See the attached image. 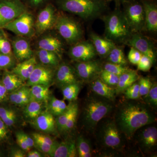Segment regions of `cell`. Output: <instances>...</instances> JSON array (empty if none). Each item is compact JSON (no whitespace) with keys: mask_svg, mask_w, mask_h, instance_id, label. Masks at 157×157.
Masks as SVG:
<instances>
[{"mask_svg":"<svg viewBox=\"0 0 157 157\" xmlns=\"http://www.w3.org/2000/svg\"><path fill=\"white\" fill-rule=\"evenodd\" d=\"M104 1H107V2H110L113 1V0H104Z\"/></svg>","mask_w":157,"mask_h":157,"instance_id":"680465c9","label":"cell"},{"mask_svg":"<svg viewBox=\"0 0 157 157\" xmlns=\"http://www.w3.org/2000/svg\"><path fill=\"white\" fill-rule=\"evenodd\" d=\"M2 82L8 92L11 93L25 85V82L9 70H5L2 77Z\"/></svg>","mask_w":157,"mask_h":157,"instance_id":"83f0119b","label":"cell"},{"mask_svg":"<svg viewBox=\"0 0 157 157\" xmlns=\"http://www.w3.org/2000/svg\"><path fill=\"white\" fill-rule=\"evenodd\" d=\"M28 10L21 0H0V28Z\"/></svg>","mask_w":157,"mask_h":157,"instance_id":"8fae6325","label":"cell"},{"mask_svg":"<svg viewBox=\"0 0 157 157\" xmlns=\"http://www.w3.org/2000/svg\"><path fill=\"white\" fill-rule=\"evenodd\" d=\"M31 123L36 128L45 134L56 135L58 132L56 118L47 109L43 110Z\"/></svg>","mask_w":157,"mask_h":157,"instance_id":"d6986e66","label":"cell"},{"mask_svg":"<svg viewBox=\"0 0 157 157\" xmlns=\"http://www.w3.org/2000/svg\"><path fill=\"white\" fill-rule=\"evenodd\" d=\"M38 63L37 58L34 55L31 58L19 62L15 65L11 71L26 82Z\"/></svg>","mask_w":157,"mask_h":157,"instance_id":"603a6c76","label":"cell"},{"mask_svg":"<svg viewBox=\"0 0 157 157\" xmlns=\"http://www.w3.org/2000/svg\"><path fill=\"white\" fill-rule=\"evenodd\" d=\"M45 156L43 155L41 151L38 150H30L28 152L26 155V157H42Z\"/></svg>","mask_w":157,"mask_h":157,"instance_id":"11a10c76","label":"cell"},{"mask_svg":"<svg viewBox=\"0 0 157 157\" xmlns=\"http://www.w3.org/2000/svg\"><path fill=\"white\" fill-rule=\"evenodd\" d=\"M142 101L149 107L152 110H157V84L156 82L153 83L151 88L146 95L141 97Z\"/></svg>","mask_w":157,"mask_h":157,"instance_id":"8d00e7d4","label":"cell"},{"mask_svg":"<svg viewBox=\"0 0 157 157\" xmlns=\"http://www.w3.org/2000/svg\"><path fill=\"white\" fill-rule=\"evenodd\" d=\"M109 3L104 0H55L60 11L75 14L85 21L101 18L109 10Z\"/></svg>","mask_w":157,"mask_h":157,"instance_id":"3957f363","label":"cell"},{"mask_svg":"<svg viewBox=\"0 0 157 157\" xmlns=\"http://www.w3.org/2000/svg\"><path fill=\"white\" fill-rule=\"evenodd\" d=\"M140 97L146 95L151 88L153 83L148 77H140L138 80Z\"/></svg>","mask_w":157,"mask_h":157,"instance_id":"ee69618b","label":"cell"},{"mask_svg":"<svg viewBox=\"0 0 157 157\" xmlns=\"http://www.w3.org/2000/svg\"><path fill=\"white\" fill-rule=\"evenodd\" d=\"M45 102L40 101H31L25 106L23 114L25 117L31 122L35 119L43 111L45 107Z\"/></svg>","mask_w":157,"mask_h":157,"instance_id":"f546056e","label":"cell"},{"mask_svg":"<svg viewBox=\"0 0 157 157\" xmlns=\"http://www.w3.org/2000/svg\"><path fill=\"white\" fill-rule=\"evenodd\" d=\"M123 94L126 100H139L141 97L139 92V85L138 80L135 82L124 91Z\"/></svg>","mask_w":157,"mask_h":157,"instance_id":"ab89813d","label":"cell"},{"mask_svg":"<svg viewBox=\"0 0 157 157\" xmlns=\"http://www.w3.org/2000/svg\"><path fill=\"white\" fill-rule=\"evenodd\" d=\"M119 76L113 73L103 70L101 71L99 78L105 84L116 88L118 83Z\"/></svg>","mask_w":157,"mask_h":157,"instance_id":"f35d334b","label":"cell"},{"mask_svg":"<svg viewBox=\"0 0 157 157\" xmlns=\"http://www.w3.org/2000/svg\"><path fill=\"white\" fill-rule=\"evenodd\" d=\"M8 127L0 119V141L6 140L8 138Z\"/></svg>","mask_w":157,"mask_h":157,"instance_id":"f907efd6","label":"cell"},{"mask_svg":"<svg viewBox=\"0 0 157 157\" xmlns=\"http://www.w3.org/2000/svg\"><path fill=\"white\" fill-rule=\"evenodd\" d=\"M2 156V153L0 152V157Z\"/></svg>","mask_w":157,"mask_h":157,"instance_id":"91938a15","label":"cell"},{"mask_svg":"<svg viewBox=\"0 0 157 157\" xmlns=\"http://www.w3.org/2000/svg\"><path fill=\"white\" fill-rule=\"evenodd\" d=\"M68 55L75 62H86L96 59L98 55L90 41L82 40L71 45Z\"/></svg>","mask_w":157,"mask_h":157,"instance_id":"9a60e30c","label":"cell"},{"mask_svg":"<svg viewBox=\"0 0 157 157\" xmlns=\"http://www.w3.org/2000/svg\"><path fill=\"white\" fill-rule=\"evenodd\" d=\"M107 62L113 63L128 66V62L125 56L123 50L117 45L111 49L106 57Z\"/></svg>","mask_w":157,"mask_h":157,"instance_id":"e575fe53","label":"cell"},{"mask_svg":"<svg viewBox=\"0 0 157 157\" xmlns=\"http://www.w3.org/2000/svg\"><path fill=\"white\" fill-rule=\"evenodd\" d=\"M122 9L132 33H142L145 27V13L140 0L121 3Z\"/></svg>","mask_w":157,"mask_h":157,"instance_id":"52a82bcc","label":"cell"},{"mask_svg":"<svg viewBox=\"0 0 157 157\" xmlns=\"http://www.w3.org/2000/svg\"><path fill=\"white\" fill-rule=\"evenodd\" d=\"M70 111L62 135H68L75 128L79 112L78 103L76 101L70 102Z\"/></svg>","mask_w":157,"mask_h":157,"instance_id":"1f68e13d","label":"cell"},{"mask_svg":"<svg viewBox=\"0 0 157 157\" xmlns=\"http://www.w3.org/2000/svg\"><path fill=\"white\" fill-rule=\"evenodd\" d=\"M103 64L94 59L86 62H76L74 67L78 78L82 82L89 83L99 78L103 70Z\"/></svg>","mask_w":157,"mask_h":157,"instance_id":"7c38bea8","label":"cell"},{"mask_svg":"<svg viewBox=\"0 0 157 157\" xmlns=\"http://www.w3.org/2000/svg\"><path fill=\"white\" fill-rule=\"evenodd\" d=\"M153 63V62L150 58L144 55H142L141 58L137 64V70L143 72H147L150 70Z\"/></svg>","mask_w":157,"mask_h":157,"instance_id":"bcb514c9","label":"cell"},{"mask_svg":"<svg viewBox=\"0 0 157 157\" xmlns=\"http://www.w3.org/2000/svg\"><path fill=\"white\" fill-rule=\"evenodd\" d=\"M25 151L20 149H13L11 151L9 156L11 157H26Z\"/></svg>","mask_w":157,"mask_h":157,"instance_id":"f5cc1de1","label":"cell"},{"mask_svg":"<svg viewBox=\"0 0 157 157\" xmlns=\"http://www.w3.org/2000/svg\"><path fill=\"white\" fill-rule=\"evenodd\" d=\"M35 146L36 147L39 151L42 152L45 154H47L49 156H51L54 152L57 146H52L47 144L41 143L39 142H35Z\"/></svg>","mask_w":157,"mask_h":157,"instance_id":"7dc6e473","label":"cell"},{"mask_svg":"<svg viewBox=\"0 0 157 157\" xmlns=\"http://www.w3.org/2000/svg\"><path fill=\"white\" fill-rule=\"evenodd\" d=\"M47 103V110L56 117L63 113L68 108L64 100H59L54 96H51Z\"/></svg>","mask_w":157,"mask_h":157,"instance_id":"d6a6232c","label":"cell"},{"mask_svg":"<svg viewBox=\"0 0 157 157\" xmlns=\"http://www.w3.org/2000/svg\"><path fill=\"white\" fill-rule=\"evenodd\" d=\"M0 53L14 56L11 41L5 33L0 38Z\"/></svg>","mask_w":157,"mask_h":157,"instance_id":"b9f144b4","label":"cell"},{"mask_svg":"<svg viewBox=\"0 0 157 157\" xmlns=\"http://www.w3.org/2000/svg\"><path fill=\"white\" fill-rule=\"evenodd\" d=\"M142 55V54L137 49L131 47L128 55V61L132 64L137 65L141 58Z\"/></svg>","mask_w":157,"mask_h":157,"instance_id":"c3c4849f","label":"cell"},{"mask_svg":"<svg viewBox=\"0 0 157 157\" xmlns=\"http://www.w3.org/2000/svg\"><path fill=\"white\" fill-rule=\"evenodd\" d=\"M77 155L76 140L67 138L59 143L55 151L52 155V157H76Z\"/></svg>","mask_w":157,"mask_h":157,"instance_id":"cb8c5ba5","label":"cell"},{"mask_svg":"<svg viewBox=\"0 0 157 157\" xmlns=\"http://www.w3.org/2000/svg\"><path fill=\"white\" fill-rule=\"evenodd\" d=\"M52 0H21L28 9L33 10L40 9Z\"/></svg>","mask_w":157,"mask_h":157,"instance_id":"7bdbcfd3","label":"cell"},{"mask_svg":"<svg viewBox=\"0 0 157 157\" xmlns=\"http://www.w3.org/2000/svg\"><path fill=\"white\" fill-rule=\"evenodd\" d=\"M50 86L42 85H35L30 87V101H35L47 103L50 98Z\"/></svg>","mask_w":157,"mask_h":157,"instance_id":"f1b7e54d","label":"cell"},{"mask_svg":"<svg viewBox=\"0 0 157 157\" xmlns=\"http://www.w3.org/2000/svg\"><path fill=\"white\" fill-rule=\"evenodd\" d=\"M9 99L12 104L21 107H25L30 101L29 86L25 85L10 93Z\"/></svg>","mask_w":157,"mask_h":157,"instance_id":"4316f807","label":"cell"},{"mask_svg":"<svg viewBox=\"0 0 157 157\" xmlns=\"http://www.w3.org/2000/svg\"><path fill=\"white\" fill-rule=\"evenodd\" d=\"M77 155L79 157L93 156V151L90 141L83 135H78L76 140Z\"/></svg>","mask_w":157,"mask_h":157,"instance_id":"4dcf8cb0","label":"cell"},{"mask_svg":"<svg viewBox=\"0 0 157 157\" xmlns=\"http://www.w3.org/2000/svg\"><path fill=\"white\" fill-rule=\"evenodd\" d=\"M35 16L28 10L1 29L11 31L17 36L33 38L36 36Z\"/></svg>","mask_w":157,"mask_h":157,"instance_id":"ba28073f","label":"cell"},{"mask_svg":"<svg viewBox=\"0 0 157 157\" xmlns=\"http://www.w3.org/2000/svg\"><path fill=\"white\" fill-rule=\"evenodd\" d=\"M114 102L92 92L85 99L82 113V123L89 134H94L99 122L114 111Z\"/></svg>","mask_w":157,"mask_h":157,"instance_id":"7a4b0ae2","label":"cell"},{"mask_svg":"<svg viewBox=\"0 0 157 157\" xmlns=\"http://www.w3.org/2000/svg\"><path fill=\"white\" fill-rule=\"evenodd\" d=\"M54 29L68 45H74L83 39L84 31L81 24L63 11L58 12Z\"/></svg>","mask_w":157,"mask_h":157,"instance_id":"8992f818","label":"cell"},{"mask_svg":"<svg viewBox=\"0 0 157 157\" xmlns=\"http://www.w3.org/2000/svg\"><path fill=\"white\" fill-rule=\"evenodd\" d=\"M94 134L98 145L105 150L121 151L125 145L126 139L118 129L113 118L106 117L100 121Z\"/></svg>","mask_w":157,"mask_h":157,"instance_id":"5b68a950","label":"cell"},{"mask_svg":"<svg viewBox=\"0 0 157 157\" xmlns=\"http://www.w3.org/2000/svg\"><path fill=\"white\" fill-rule=\"evenodd\" d=\"M140 77L137 71L132 69L120 75L115 88L117 95L123 94L127 88L137 81Z\"/></svg>","mask_w":157,"mask_h":157,"instance_id":"d4e9b609","label":"cell"},{"mask_svg":"<svg viewBox=\"0 0 157 157\" xmlns=\"http://www.w3.org/2000/svg\"><path fill=\"white\" fill-rule=\"evenodd\" d=\"M4 33H5V32L3 30V29L0 28V38L4 35Z\"/></svg>","mask_w":157,"mask_h":157,"instance_id":"9f6ffc18","label":"cell"},{"mask_svg":"<svg viewBox=\"0 0 157 157\" xmlns=\"http://www.w3.org/2000/svg\"><path fill=\"white\" fill-rule=\"evenodd\" d=\"M20 134L21 137L23 138L24 140L25 141L26 143L27 144L28 146L31 149L33 148L35 146V141L33 139V137L29 136L27 134H25L24 132H19Z\"/></svg>","mask_w":157,"mask_h":157,"instance_id":"816d5d0a","label":"cell"},{"mask_svg":"<svg viewBox=\"0 0 157 157\" xmlns=\"http://www.w3.org/2000/svg\"><path fill=\"white\" fill-rule=\"evenodd\" d=\"M145 13L144 32L151 33L157 32V5L155 0H140Z\"/></svg>","mask_w":157,"mask_h":157,"instance_id":"ffe728a7","label":"cell"},{"mask_svg":"<svg viewBox=\"0 0 157 157\" xmlns=\"http://www.w3.org/2000/svg\"><path fill=\"white\" fill-rule=\"evenodd\" d=\"M82 82L78 78L74 67L67 63H60L56 69L54 83L60 88L71 83Z\"/></svg>","mask_w":157,"mask_h":157,"instance_id":"2e32d148","label":"cell"},{"mask_svg":"<svg viewBox=\"0 0 157 157\" xmlns=\"http://www.w3.org/2000/svg\"><path fill=\"white\" fill-rule=\"evenodd\" d=\"M114 1L115 7L113 11L106 13L100 18L105 25L104 37L116 45H125L133 33L124 15L120 2Z\"/></svg>","mask_w":157,"mask_h":157,"instance_id":"277c9868","label":"cell"},{"mask_svg":"<svg viewBox=\"0 0 157 157\" xmlns=\"http://www.w3.org/2000/svg\"><path fill=\"white\" fill-rule=\"evenodd\" d=\"M8 92L4 86L2 81L0 80V102L4 101L7 98Z\"/></svg>","mask_w":157,"mask_h":157,"instance_id":"db71d44e","label":"cell"},{"mask_svg":"<svg viewBox=\"0 0 157 157\" xmlns=\"http://www.w3.org/2000/svg\"><path fill=\"white\" fill-rule=\"evenodd\" d=\"M151 125L138 129L133 137H135L141 151L145 153H152L157 149V128Z\"/></svg>","mask_w":157,"mask_h":157,"instance_id":"30bf717a","label":"cell"},{"mask_svg":"<svg viewBox=\"0 0 157 157\" xmlns=\"http://www.w3.org/2000/svg\"><path fill=\"white\" fill-rule=\"evenodd\" d=\"M16 61L14 56L0 53V70L12 69L16 64Z\"/></svg>","mask_w":157,"mask_h":157,"instance_id":"60d3db41","label":"cell"},{"mask_svg":"<svg viewBox=\"0 0 157 157\" xmlns=\"http://www.w3.org/2000/svg\"><path fill=\"white\" fill-rule=\"evenodd\" d=\"M56 69V68L38 63L28 79L26 81L25 85L29 87L35 85L50 86L54 83Z\"/></svg>","mask_w":157,"mask_h":157,"instance_id":"5bb4252c","label":"cell"},{"mask_svg":"<svg viewBox=\"0 0 157 157\" xmlns=\"http://www.w3.org/2000/svg\"><path fill=\"white\" fill-rule=\"evenodd\" d=\"M88 83L92 92L114 102L117 95L115 88L105 84L99 77Z\"/></svg>","mask_w":157,"mask_h":157,"instance_id":"7402d4cb","label":"cell"},{"mask_svg":"<svg viewBox=\"0 0 157 157\" xmlns=\"http://www.w3.org/2000/svg\"><path fill=\"white\" fill-rule=\"evenodd\" d=\"M0 119L8 127L14 126L18 121L17 113L13 109L0 107Z\"/></svg>","mask_w":157,"mask_h":157,"instance_id":"d590c367","label":"cell"},{"mask_svg":"<svg viewBox=\"0 0 157 157\" xmlns=\"http://www.w3.org/2000/svg\"><path fill=\"white\" fill-rule=\"evenodd\" d=\"M32 137L35 142H41L47 144L52 146H57L59 143L53 139L52 137L47 135L39 133H33L32 134Z\"/></svg>","mask_w":157,"mask_h":157,"instance_id":"f6af8a7d","label":"cell"},{"mask_svg":"<svg viewBox=\"0 0 157 157\" xmlns=\"http://www.w3.org/2000/svg\"><path fill=\"white\" fill-rule=\"evenodd\" d=\"M37 42L38 49H44L55 52L62 59L63 53V42L59 37L52 33L42 34Z\"/></svg>","mask_w":157,"mask_h":157,"instance_id":"ac0fdd59","label":"cell"},{"mask_svg":"<svg viewBox=\"0 0 157 157\" xmlns=\"http://www.w3.org/2000/svg\"><path fill=\"white\" fill-rule=\"evenodd\" d=\"M89 37L97 55L101 58L106 59L111 49L116 45L105 37L101 36L94 32L90 33Z\"/></svg>","mask_w":157,"mask_h":157,"instance_id":"44dd1931","label":"cell"},{"mask_svg":"<svg viewBox=\"0 0 157 157\" xmlns=\"http://www.w3.org/2000/svg\"><path fill=\"white\" fill-rule=\"evenodd\" d=\"M114 1V0H113V1ZM118 1H119L121 3L123 2H126V1H130V0H118Z\"/></svg>","mask_w":157,"mask_h":157,"instance_id":"6f0895ef","label":"cell"},{"mask_svg":"<svg viewBox=\"0 0 157 157\" xmlns=\"http://www.w3.org/2000/svg\"><path fill=\"white\" fill-rule=\"evenodd\" d=\"M102 67H103V70L113 73L118 76L128 72L131 69L129 68L128 66L108 62H106L104 64H103Z\"/></svg>","mask_w":157,"mask_h":157,"instance_id":"74e56055","label":"cell"},{"mask_svg":"<svg viewBox=\"0 0 157 157\" xmlns=\"http://www.w3.org/2000/svg\"><path fill=\"white\" fill-rule=\"evenodd\" d=\"M125 45L135 48L142 55L150 58L154 63L155 61L156 50L155 44L142 33H133Z\"/></svg>","mask_w":157,"mask_h":157,"instance_id":"4fadbf2b","label":"cell"},{"mask_svg":"<svg viewBox=\"0 0 157 157\" xmlns=\"http://www.w3.org/2000/svg\"><path fill=\"white\" fill-rule=\"evenodd\" d=\"M16 139L17 145L21 149L25 152H28L31 150V149L28 146L25 141L20 134L19 132H17L16 133Z\"/></svg>","mask_w":157,"mask_h":157,"instance_id":"681fc988","label":"cell"},{"mask_svg":"<svg viewBox=\"0 0 157 157\" xmlns=\"http://www.w3.org/2000/svg\"><path fill=\"white\" fill-rule=\"evenodd\" d=\"M29 39L27 37L17 36L11 41L13 55L18 63L31 58L34 55Z\"/></svg>","mask_w":157,"mask_h":157,"instance_id":"e0dca14e","label":"cell"},{"mask_svg":"<svg viewBox=\"0 0 157 157\" xmlns=\"http://www.w3.org/2000/svg\"><path fill=\"white\" fill-rule=\"evenodd\" d=\"M57 15L56 7L52 2L48 3L39 9L35 19L36 36H39L54 29Z\"/></svg>","mask_w":157,"mask_h":157,"instance_id":"9c48e42d","label":"cell"},{"mask_svg":"<svg viewBox=\"0 0 157 157\" xmlns=\"http://www.w3.org/2000/svg\"><path fill=\"white\" fill-rule=\"evenodd\" d=\"M138 100L126 99L114 108L113 120L127 140H132L138 129L156 120L153 110Z\"/></svg>","mask_w":157,"mask_h":157,"instance_id":"6da1fadb","label":"cell"},{"mask_svg":"<svg viewBox=\"0 0 157 157\" xmlns=\"http://www.w3.org/2000/svg\"><path fill=\"white\" fill-rule=\"evenodd\" d=\"M35 54L40 63L51 67L56 68L62 59L55 52L44 49H37Z\"/></svg>","mask_w":157,"mask_h":157,"instance_id":"484cf974","label":"cell"},{"mask_svg":"<svg viewBox=\"0 0 157 157\" xmlns=\"http://www.w3.org/2000/svg\"><path fill=\"white\" fill-rule=\"evenodd\" d=\"M82 82H75L65 86L61 88L63 100L69 102L76 101L81 90Z\"/></svg>","mask_w":157,"mask_h":157,"instance_id":"836d02e7","label":"cell"}]
</instances>
